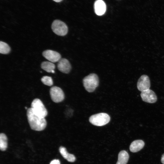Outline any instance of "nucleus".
I'll use <instances>...</instances> for the list:
<instances>
[{
  "label": "nucleus",
  "mask_w": 164,
  "mask_h": 164,
  "mask_svg": "<svg viewBox=\"0 0 164 164\" xmlns=\"http://www.w3.org/2000/svg\"><path fill=\"white\" fill-rule=\"evenodd\" d=\"M161 162L163 164H164V153L162 155Z\"/></svg>",
  "instance_id": "obj_20"
},
{
  "label": "nucleus",
  "mask_w": 164,
  "mask_h": 164,
  "mask_svg": "<svg viewBox=\"0 0 164 164\" xmlns=\"http://www.w3.org/2000/svg\"><path fill=\"white\" fill-rule=\"evenodd\" d=\"M50 164H60V161L58 159H54L52 161Z\"/></svg>",
  "instance_id": "obj_19"
},
{
  "label": "nucleus",
  "mask_w": 164,
  "mask_h": 164,
  "mask_svg": "<svg viewBox=\"0 0 164 164\" xmlns=\"http://www.w3.org/2000/svg\"><path fill=\"white\" fill-rule=\"evenodd\" d=\"M144 145V142L142 140H135L131 143L129 147L130 150L133 152H137L143 148Z\"/></svg>",
  "instance_id": "obj_12"
},
{
  "label": "nucleus",
  "mask_w": 164,
  "mask_h": 164,
  "mask_svg": "<svg viewBox=\"0 0 164 164\" xmlns=\"http://www.w3.org/2000/svg\"><path fill=\"white\" fill-rule=\"evenodd\" d=\"M42 54L44 57L52 63L58 62L61 59V56L59 53L51 50H45Z\"/></svg>",
  "instance_id": "obj_9"
},
{
  "label": "nucleus",
  "mask_w": 164,
  "mask_h": 164,
  "mask_svg": "<svg viewBox=\"0 0 164 164\" xmlns=\"http://www.w3.org/2000/svg\"><path fill=\"white\" fill-rule=\"evenodd\" d=\"M50 93L51 99L55 103L60 102L64 98V94L63 91L58 87L55 86L51 87Z\"/></svg>",
  "instance_id": "obj_6"
},
{
  "label": "nucleus",
  "mask_w": 164,
  "mask_h": 164,
  "mask_svg": "<svg viewBox=\"0 0 164 164\" xmlns=\"http://www.w3.org/2000/svg\"><path fill=\"white\" fill-rule=\"evenodd\" d=\"M26 114L28 122L31 129L40 131L45 128L47 123L45 118L36 114L31 108L27 109Z\"/></svg>",
  "instance_id": "obj_1"
},
{
  "label": "nucleus",
  "mask_w": 164,
  "mask_h": 164,
  "mask_svg": "<svg viewBox=\"0 0 164 164\" xmlns=\"http://www.w3.org/2000/svg\"><path fill=\"white\" fill-rule=\"evenodd\" d=\"M11 50L9 46L6 43L1 41L0 42V53L6 54L9 53Z\"/></svg>",
  "instance_id": "obj_17"
},
{
  "label": "nucleus",
  "mask_w": 164,
  "mask_h": 164,
  "mask_svg": "<svg viewBox=\"0 0 164 164\" xmlns=\"http://www.w3.org/2000/svg\"><path fill=\"white\" fill-rule=\"evenodd\" d=\"M59 151L62 156L68 162H73L75 160L76 158L74 155L68 153L64 147L60 146L59 148Z\"/></svg>",
  "instance_id": "obj_13"
},
{
  "label": "nucleus",
  "mask_w": 164,
  "mask_h": 164,
  "mask_svg": "<svg viewBox=\"0 0 164 164\" xmlns=\"http://www.w3.org/2000/svg\"><path fill=\"white\" fill-rule=\"evenodd\" d=\"M41 81L44 84L48 86H51L53 84L52 79L50 77L43 76L41 78Z\"/></svg>",
  "instance_id": "obj_18"
},
{
  "label": "nucleus",
  "mask_w": 164,
  "mask_h": 164,
  "mask_svg": "<svg viewBox=\"0 0 164 164\" xmlns=\"http://www.w3.org/2000/svg\"><path fill=\"white\" fill-rule=\"evenodd\" d=\"M110 120V118L108 114L101 113L91 116L89 118V121L94 125L101 126L107 124Z\"/></svg>",
  "instance_id": "obj_3"
},
{
  "label": "nucleus",
  "mask_w": 164,
  "mask_h": 164,
  "mask_svg": "<svg viewBox=\"0 0 164 164\" xmlns=\"http://www.w3.org/2000/svg\"><path fill=\"white\" fill-rule=\"evenodd\" d=\"M140 95L143 101L146 102L153 103L157 100L155 94L150 89L142 92Z\"/></svg>",
  "instance_id": "obj_8"
},
{
  "label": "nucleus",
  "mask_w": 164,
  "mask_h": 164,
  "mask_svg": "<svg viewBox=\"0 0 164 164\" xmlns=\"http://www.w3.org/2000/svg\"><path fill=\"white\" fill-rule=\"evenodd\" d=\"M57 67L60 72L65 73H69L71 68L70 62L65 58H61L58 61Z\"/></svg>",
  "instance_id": "obj_10"
},
{
  "label": "nucleus",
  "mask_w": 164,
  "mask_h": 164,
  "mask_svg": "<svg viewBox=\"0 0 164 164\" xmlns=\"http://www.w3.org/2000/svg\"><path fill=\"white\" fill-rule=\"evenodd\" d=\"M41 67L43 69L47 72H51L53 73H55L54 69H55V66L51 62H43L41 64Z\"/></svg>",
  "instance_id": "obj_15"
},
{
  "label": "nucleus",
  "mask_w": 164,
  "mask_h": 164,
  "mask_svg": "<svg viewBox=\"0 0 164 164\" xmlns=\"http://www.w3.org/2000/svg\"><path fill=\"white\" fill-rule=\"evenodd\" d=\"M129 158L128 154L126 151H121L118 154V160L116 164H126Z\"/></svg>",
  "instance_id": "obj_14"
},
{
  "label": "nucleus",
  "mask_w": 164,
  "mask_h": 164,
  "mask_svg": "<svg viewBox=\"0 0 164 164\" xmlns=\"http://www.w3.org/2000/svg\"><path fill=\"white\" fill-rule=\"evenodd\" d=\"M54 1L57 2H61L63 0H53Z\"/></svg>",
  "instance_id": "obj_21"
},
{
  "label": "nucleus",
  "mask_w": 164,
  "mask_h": 164,
  "mask_svg": "<svg viewBox=\"0 0 164 164\" xmlns=\"http://www.w3.org/2000/svg\"><path fill=\"white\" fill-rule=\"evenodd\" d=\"M150 87V82L149 77L145 75L141 76L137 83V87L139 91L142 92L149 89Z\"/></svg>",
  "instance_id": "obj_7"
},
{
  "label": "nucleus",
  "mask_w": 164,
  "mask_h": 164,
  "mask_svg": "<svg viewBox=\"0 0 164 164\" xmlns=\"http://www.w3.org/2000/svg\"><path fill=\"white\" fill-rule=\"evenodd\" d=\"M83 82L86 90L89 92H92L98 85V77L95 73H91L83 79Z\"/></svg>",
  "instance_id": "obj_2"
},
{
  "label": "nucleus",
  "mask_w": 164,
  "mask_h": 164,
  "mask_svg": "<svg viewBox=\"0 0 164 164\" xmlns=\"http://www.w3.org/2000/svg\"><path fill=\"white\" fill-rule=\"evenodd\" d=\"M53 32L57 35L64 36L67 33L68 28L63 22L59 20H55L53 22L51 26Z\"/></svg>",
  "instance_id": "obj_5"
},
{
  "label": "nucleus",
  "mask_w": 164,
  "mask_h": 164,
  "mask_svg": "<svg viewBox=\"0 0 164 164\" xmlns=\"http://www.w3.org/2000/svg\"><path fill=\"white\" fill-rule=\"evenodd\" d=\"M7 138L4 133L0 134V149L3 151H5L7 148Z\"/></svg>",
  "instance_id": "obj_16"
},
{
  "label": "nucleus",
  "mask_w": 164,
  "mask_h": 164,
  "mask_svg": "<svg viewBox=\"0 0 164 164\" xmlns=\"http://www.w3.org/2000/svg\"><path fill=\"white\" fill-rule=\"evenodd\" d=\"M31 108L35 114L40 117L45 118L47 114V109L39 99L36 98L33 100Z\"/></svg>",
  "instance_id": "obj_4"
},
{
  "label": "nucleus",
  "mask_w": 164,
  "mask_h": 164,
  "mask_svg": "<svg viewBox=\"0 0 164 164\" xmlns=\"http://www.w3.org/2000/svg\"><path fill=\"white\" fill-rule=\"evenodd\" d=\"M94 11L98 15H102L105 12L106 9V5L102 0H97L94 4Z\"/></svg>",
  "instance_id": "obj_11"
}]
</instances>
